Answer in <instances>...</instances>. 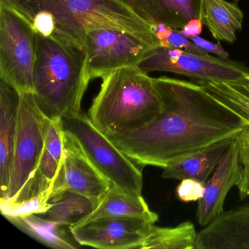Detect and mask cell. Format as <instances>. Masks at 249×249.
Listing matches in <instances>:
<instances>
[{"label":"cell","mask_w":249,"mask_h":249,"mask_svg":"<svg viewBox=\"0 0 249 249\" xmlns=\"http://www.w3.org/2000/svg\"><path fill=\"white\" fill-rule=\"evenodd\" d=\"M154 78L161 109L136 130L106 134L140 165L168 164L215 142L234 138L246 123L204 91L199 84L168 77Z\"/></svg>","instance_id":"cell-1"},{"label":"cell","mask_w":249,"mask_h":249,"mask_svg":"<svg viewBox=\"0 0 249 249\" xmlns=\"http://www.w3.org/2000/svg\"><path fill=\"white\" fill-rule=\"evenodd\" d=\"M22 16L37 34L82 49L90 29L110 27L157 47L149 24L121 0H0Z\"/></svg>","instance_id":"cell-2"},{"label":"cell","mask_w":249,"mask_h":249,"mask_svg":"<svg viewBox=\"0 0 249 249\" xmlns=\"http://www.w3.org/2000/svg\"><path fill=\"white\" fill-rule=\"evenodd\" d=\"M90 81L83 49L37 34L33 95L46 117L62 120L82 112Z\"/></svg>","instance_id":"cell-3"},{"label":"cell","mask_w":249,"mask_h":249,"mask_svg":"<svg viewBox=\"0 0 249 249\" xmlns=\"http://www.w3.org/2000/svg\"><path fill=\"white\" fill-rule=\"evenodd\" d=\"M102 80L89 116L105 134L136 130L161 111L154 78L138 67L116 70Z\"/></svg>","instance_id":"cell-4"},{"label":"cell","mask_w":249,"mask_h":249,"mask_svg":"<svg viewBox=\"0 0 249 249\" xmlns=\"http://www.w3.org/2000/svg\"><path fill=\"white\" fill-rule=\"evenodd\" d=\"M62 128L78 142L96 168L112 186L142 195V174L133 160L121 151L84 112L65 116Z\"/></svg>","instance_id":"cell-5"},{"label":"cell","mask_w":249,"mask_h":249,"mask_svg":"<svg viewBox=\"0 0 249 249\" xmlns=\"http://www.w3.org/2000/svg\"><path fill=\"white\" fill-rule=\"evenodd\" d=\"M37 34L15 10L0 2V79L19 93H33Z\"/></svg>","instance_id":"cell-6"},{"label":"cell","mask_w":249,"mask_h":249,"mask_svg":"<svg viewBox=\"0 0 249 249\" xmlns=\"http://www.w3.org/2000/svg\"><path fill=\"white\" fill-rule=\"evenodd\" d=\"M154 48L140 37L120 29L97 27L90 29L83 50L91 80L102 78L122 68L138 67Z\"/></svg>","instance_id":"cell-7"},{"label":"cell","mask_w":249,"mask_h":249,"mask_svg":"<svg viewBox=\"0 0 249 249\" xmlns=\"http://www.w3.org/2000/svg\"><path fill=\"white\" fill-rule=\"evenodd\" d=\"M138 67L147 74L171 72L199 83L234 81L249 74V68L230 59L160 46L153 48Z\"/></svg>","instance_id":"cell-8"},{"label":"cell","mask_w":249,"mask_h":249,"mask_svg":"<svg viewBox=\"0 0 249 249\" xmlns=\"http://www.w3.org/2000/svg\"><path fill=\"white\" fill-rule=\"evenodd\" d=\"M46 119L33 93H20L18 130L11 183L6 197L0 199L14 198L36 170L44 148Z\"/></svg>","instance_id":"cell-9"},{"label":"cell","mask_w":249,"mask_h":249,"mask_svg":"<svg viewBox=\"0 0 249 249\" xmlns=\"http://www.w3.org/2000/svg\"><path fill=\"white\" fill-rule=\"evenodd\" d=\"M154 223L134 217H102L70 227L77 243L103 249H141Z\"/></svg>","instance_id":"cell-10"},{"label":"cell","mask_w":249,"mask_h":249,"mask_svg":"<svg viewBox=\"0 0 249 249\" xmlns=\"http://www.w3.org/2000/svg\"><path fill=\"white\" fill-rule=\"evenodd\" d=\"M64 143L65 157L53 183L52 196L71 191L101 199L111 188V183L96 168L76 141L65 130Z\"/></svg>","instance_id":"cell-11"},{"label":"cell","mask_w":249,"mask_h":249,"mask_svg":"<svg viewBox=\"0 0 249 249\" xmlns=\"http://www.w3.org/2000/svg\"><path fill=\"white\" fill-rule=\"evenodd\" d=\"M64 157L65 143L62 122L47 118L44 148L36 170L14 198L3 200L18 203L43 194L52 195L53 183L62 167Z\"/></svg>","instance_id":"cell-12"},{"label":"cell","mask_w":249,"mask_h":249,"mask_svg":"<svg viewBox=\"0 0 249 249\" xmlns=\"http://www.w3.org/2000/svg\"><path fill=\"white\" fill-rule=\"evenodd\" d=\"M237 136L227 148L212 177L205 183V193L198 201L196 219L204 227L224 212V204L229 192L237 186L240 177Z\"/></svg>","instance_id":"cell-13"},{"label":"cell","mask_w":249,"mask_h":249,"mask_svg":"<svg viewBox=\"0 0 249 249\" xmlns=\"http://www.w3.org/2000/svg\"><path fill=\"white\" fill-rule=\"evenodd\" d=\"M195 249H249V203L224 211L198 231Z\"/></svg>","instance_id":"cell-14"},{"label":"cell","mask_w":249,"mask_h":249,"mask_svg":"<svg viewBox=\"0 0 249 249\" xmlns=\"http://www.w3.org/2000/svg\"><path fill=\"white\" fill-rule=\"evenodd\" d=\"M20 93L0 79V199L8 195L18 130Z\"/></svg>","instance_id":"cell-15"},{"label":"cell","mask_w":249,"mask_h":249,"mask_svg":"<svg viewBox=\"0 0 249 249\" xmlns=\"http://www.w3.org/2000/svg\"><path fill=\"white\" fill-rule=\"evenodd\" d=\"M121 1L150 26L162 24L182 30L192 21H201L202 0Z\"/></svg>","instance_id":"cell-16"},{"label":"cell","mask_w":249,"mask_h":249,"mask_svg":"<svg viewBox=\"0 0 249 249\" xmlns=\"http://www.w3.org/2000/svg\"><path fill=\"white\" fill-rule=\"evenodd\" d=\"M234 138L218 141L197 152L170 163L164 168L161 177L178 180L195 179L206 183Z\"/></svg>","instance_id":"cell-17"},{"label":"cell","mask_w":249,"mask_h":249,"mask_svg":"<svg viewBox=\"0 0 249 249\" xmlns=\"http://www.w3.org/2000/svg\"><path fill=\"white\" fill-rule=\"evenodd\" d=\"M243 15L236 2L202 0L201 21L215 40L233 43L243 27Z\"/></svg>","instance_id":"cell-18"},{"label":"cell","mask_w":249,"mask_h":249,"mask_svg":"<svg viewBox=\"0 0 249 249\" xmlns=\"http://www.w3.org/2000/svg\"><path fill=\"white\" fill-rule=\"evenodd\" d=\"M102 217H134L154 224L159 218L158 215L150 210L142 195H131L114 186H111L97 208L82 222Z\"/></svg>","instance_id":"cell-19"},{"label":"cell","mask_w":249,"mask_h":249,"mask_svg":"<svg viewBox=\"0 0 249 249\" xmlns=\"http://www.w3.org/2000/svg\"><path fill=\"white\" fill-rule=\"evenodd\" d=\"M7 220L18 230L28 234L42 244L56 249H74L75 239L71 238L66 226L40 216L37 214L6 217Z\"/></svg>","instance_id":"cell-20"},{"label":"cell","mask_w":249,"mask_h":249,"mask_svg":"<svg viewBox=\"0 0 249 249\" xmlns=\"http://www.w3.org/2000/svg\"><path fill=\"white\" fill-rule=\"evenodd\" d=\"M100 200L65 191L53 195L50 199L52 207L37 215L70 227L82 222L97 208Z\"/></svg>","instance_id":"cell-21"},{"label":"cell","mask_w":249,"mask_h":249,"mask_svg":"<svg viewBox=\"0 0 249 249\" xmlns=\"http://www.w3.org/2000/svg\"><path fill=\"white\" fill-rule=\"evenodd\" d=\"M199 85L249 126V74L234 81L199 83Z\"/></svg>","instance_id":"cell-22"},{"label":"cell","mask_w":249,"mask_h":249,"mask_svg":"<svg viewBox=\"0 0 249 249\" xmlns=\"http://www.w3.org/2000/svg\"><path fill=\"white\" fill-rule=\"evenodd\" d=\"M197 232L191 221L173 227L153 224L141 249H195Z\"/></svg>","instance_id":"cell-23"},{"label":"cell","mask_w":249,"mask_h":249,"mask_svg":"<svg viewBox=\"0 0 249 249\" xmlns=\"http://www.w3.org/2000/svg\"><path fill=\"white\" fill-rule=\"evenodd\" d=\"M151 27L157 40V46L180 49L201 54H209L208 52L196 46L190 39L184 36L180 30L162 24H153Z\"/></svg>","instance_id":"cell-24"},{"label":"cell","mask_w":249,"mask_h":249,"mask_svg":"<svg viewBox=\"0 0 249 249\" xmlns=\"http://www.w3.org/2000/svg\"><path fill=\"white\" fill-rule=\"evenodd\" d=\"M239 148V160L241 170L240 177L237 183L240 199L249 196V144L243 136L239 134L237 136Z\"/></svg>","instance_id":"cell-25"},{"label":"cell","mask_w":249,"mask_h":249,"mask_svg":"<svg viewBox=\"0 0 249 249\" xmlns=\"http://www.w3.org/2000/svg\"><path fill=\"white\" fill-rule=\"evenodd\" d=\"M205 193V183L195 179H183L176 189L178 198L182 202L199 201Z\"/></svg>","instance_id":"cell-26"},{"label":"cell","mask_w":249,"mask_h":249,"mask_svg":"<svg viewBox=\"0 0 249 249\" xmlns=\"http://www.w3.org/2000/svg\"><path fill=\"white\" fill-rule=\"evenodd\" d=\"M189 39H190L196 46H199V48L203 49L208 53H214V54L217 55L218 57L221 58V59H230V54L222 47L219 42L217 43H211V42L208 41V40H205V39L202 38L198 36H192V37H189Z\"/></svg>","instance_id":"cell-27"},{"label":"cell","mask_w":249,"mask_h":249,"mask_svg":"<svg viewBox=\"0 0 249 249\" xmlns=\"http://www.w3.org/2000/svg\"><path fill=\"white\" fill-rule=\"evenodd\" d=\"M202 26H203V24L200 20H196V21H192L190 24H188L185 28L180 30V32L188 38L192 36H199L202 31Z\"/></svg>","instance_id":"cell-28"},{"label":"cell","mask_w":249,"mask_h":249,"mask_svg":"<svg viewBox=\"0 0 249 249\" xmlns=\"http://www.w3.org/2000/svg\"><path fill=\"white\" fill-rule=\"evenodd\" d=\"M240 135L244 138L246 142L249 144V126H246L245 129H243V132L240 133Z\"/></svg>","instance_id":"cell-29"}]
</instances>
